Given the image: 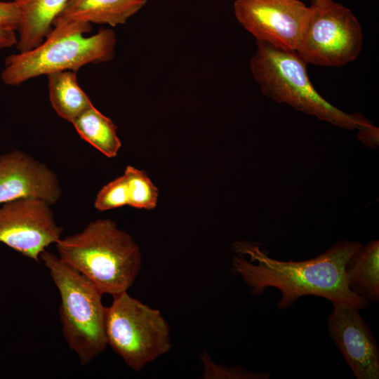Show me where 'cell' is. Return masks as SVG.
<instances>
[{"mask_svg":"<svg viewBox=\"0 0 379 379\" xmlns=\"http://www.w3.org/2000/svg\"><path fill=\"white\" fill-rule=\"evenodd\" d=\"M234 11L238 22L257 41L296 51L310 8L300 0H236Z\"/></svg>","mask_w":379,"mask_h":379,"instance_id":"9","label":"cell"},{"mask_svg":"<svg viewBox=\"0 0 379 379\" xmlns=\"http://www.w3.org/2000/svg\"><path fill=\"white\" fill-rule=\"evenodd\" d=\"M91 24L81 21L58 22L37 46L8 56L1 74L7 86H18L42 75L109 61L115 54L117 38L110 29L85 34Z\"/></svg>","mask_w":379,"mask_h":379,"instance_id":"3","label":"cell"},{"mask_svg":"<svg viewBox=\"0 0 379 379\" xmlns=\"http://www.w3.org/2000/svg\"><path fill=\"white\" fill-rule=\"evenodd\" d=\"M62 231L44 200L21 198L0 204V243L36 262Z\"/></svg>","mask_w":379,"mask_h":379,"instance_id":"8","label":"cell"},{"mask_svg":"<svg viewBox=\"0 0 379 379\" xmlns=\"http://www.w3.org/2000/svg\"><path fill=\"white\" fill-rule=\"evenodd\" d=\"M201 359L204 366V376L207 378H247L268 379L270 373H254L239 366L227 367L214 364L207 354H204Z\"/></svg>","mask_w":379,"mask_h":379,"instance_id":"18","label":"cell"},{"mask_svg":"<svg viewBox=\"0 0 379 379\" xmlns=\"http://www.w3.org/2000/svg\"><path fill=\"white\" fill-rule=\"evenodd\" d=\"M18 41L15 32L0 29V49L12 47Z\"/></svg>","mask_w":379,"mask_h":379,"instance_id":"21","label":"cell"},{"mask_svg":"<svg viewBox=\"0 0 379 379\" xmlns=\"http://www.w3.org/2000/svg\"><path fill=\"white\" fill-rule=\"evenodd\" d=\"M62 193L57 174L43 162L18 149L0 155V204L34 198L52 206Z\"/></svg>","mask_w":379,"mask_h":379,"instance_id":"11","label":"cell"},{"mask_svg":"<svg viewBox=\"0 0 379 379\" xmlns=\"http://www.w3.org/2000/svg\"><path fill=\"white\" fill-rule=\"evenodd\" d=\"M46 77L51 104L63 119L72 123L93 105L78 83L77 72L67 70Z\"/></svg>","mask_w":379,"mask_h":379,"instance_id":"16","label":"cell"},{"mask_svg":"<svg viewBox=\"0 0 379 379\" xmlns=\"http://www.w3.org/2000/svg\"><path fill=\"white\" fill-rule=\"evenodd\" d=\"M20 20V10L16 3L0 1V29L16 32Z\"/></svg>","mask_w":379,"mask_h":379,"instance_id":"19","label":"cell"},{"mask_svg":"<svg viewBox=\"0 0 379 379\" xmlns=\"http://www.w3.org/2000/svg\"><path fill=\"white\" fill-rule=\"evenodd\" d=\"M362 245L357 241H340L311 259L284 261L269 256L258 242L239 241L232 246L237 254L232 258V270L253 295H262L267 288H277L281 294L277 303L279 310L291 307L305 295L365 310L369 303L349 288L345 272L347 260Z\"/></svg>","mask_w":379,"mask_h":379,"instance_id":"1","label":"cell"},{"mask_svg":"<svg viewBox=\"0 0 379 379\" xmlns=\"http://www.w3.org/2000/svg\"><path fill=\"white\" fill-rule=\"evenodd\" d=\"M58 256L103 294L126 292L141 269V254L130 234L110 219L90 222L81 232L55 243Z\"/></svg>","mask_w":379,"mask_h":379,"instance_id":"2","label":"cell"},{"mask_svg":"<svg viewBox=\"0 0 379 379\" xmlns=\"http://www.w3.org/2000/svg\"><path fill=\"white\" fill-rule=\"evenodd\" d=\"M307 64L295 51L257 41L250 69L262 93L272 100L340 128L357 129L364 116L345 113L324 98L309 79Z\"/></svg>","mask_w":379,"mask_h":379,"instance_id":"5","label":"cell"},{"mask_svg":"<svg viewBox=\"0 0 379 379\" xmlns=\"http://www.w3.org/2000/svg\"><path fill=\"white\" fill-rule=\"evenodd\" d=\"M57 288L62 334L81 366H86L107 346V307L103 293L86 277L47 249L40 255Z\"/></svg>","mask_w":379,"mask_h":379,"instance_id":"4","label":"cell"},{"mask_svg":"<svg viewBox=\"0 0 379 379\" xmlns=\"http://www.w3.org/2000/svg\"><path fill=\"white\" fill-rule=\"evenodd\" d=\"M357 137L364 145L369 147L376 148L378 145V128L375 127L366 117L364 118L359 127Z\"/></svg>","mask_w":379,"mask_h":379,"instance_id":"20","label":"cell"},{"mask_svg":"<svg viewBox=\"0 0 379 379\" xmlns=\"http://www.w3.org/2000/svg\"><path fill=\"white\" fill-rule=\"evenodd\" d=\"M307 24L296 53L306 62L338 67L360 54L363 34L352 11L333 0H320L310 6Z\"/></svg>","mask_w":379,"mask_h":379,"instance_id":"7","label":"cell"},{"mask_svg":"<svg viewBox=\"0 0 379 379\" xmlns=\"http://www.w3.org/2000/svg\"><path fill=\"white\" fill-rule=\"evenodd\" d=\"M312 1V3H314V2H316V1H320V0H311Z\"/></svg>","mask_w":379,"mask_h":379,"instance_id":"22","label":"cell"},{"mask_svg":"<svg viewBox=\"0 0 379 379\" xmlns=\"http://www.w3.org/2000/svg\"><path fill=\"white\" fill-rule=\"evenodd\" d=\"M327 319L331 338L357 379L379 378V347L371 329L354 305L333 304Z\"/></svg>","mask_w":379,"mask_h":379,"instance_id":"10","label":"cell"},{"mask_svg":"<svg viewBox=\"0 0 379 379\" xmlns=\"http://www.w3.org/2000/svg\"><path fill=\"white\" fill-rule=\"evenodd\" d=\"M146 2L147 0H69L53 24L81 21L116 27L124 24Z\"/></svg>","mask_w":379,"mask_h":379,"instance_id":"13","label":"cell"},{"mask_svg":"<svg viewBox=\"0 0 379 379\" xmlns=\"http://www.w3.org/2000/svg\"><path fill=\"white\" fill-rule=\"evenodd\" d=\"M18 5L20 20L16 48L19 52L41 44L53 27L69 0H13Z\"/></svg>","mask_w":379,"mask_h":379,"instance_id":"14","label":"cell"},{"mask_svg":"<svg viewBox=\"0 0 379 379\" xmlns=\"http://www.w3.org/2000/svg\"><path fill=\"white\" fill-rule=\"evenodd\" d=\"M158 196L159 190L146 172L128 166L123 175L99 190L94 206L99 211L124 206L149 210L157 206Z\"/></svg>","mask_w":379,"mask_h":379,"instance_id":"12","label":"cell"},{"mask_svg":"<svg viewBox=\"0 0 379 379\" xmlns=\"http://www.w3.org/2000/svg\"><path fill=\"white\" fill-rule=\"evenodd\" d=\"M345 272L349 288L369 304L379 302V241L361 246L347 260Z\"/></svg>","mask_w":379,"mask_h":379,"instance_id":"15","label":"cell"},{"mask_svg":"<svg viewBox=\"0 0 379 379\" xmlns=\"http://www.w3.org/2000/svg\"><path fill=\"white\" fill-rule=\"evenodd\" d=\"M80 137L108 158L115 157L121 147L117 126L93 105L72 122Z\"/></svg>","mask_w":379,"mask_h":379,"instance_id":"17","label":"cell"},{"mask_svg":"<svg viewBox=\"0 0 379 379\" xmlns=\"http://www.w3.org/2000/svg\"><path fill=\"white\" fill-rule=\"evenodd\" d=\"M105 332L107 345L136 372L171 349L170 327L160 311L127 291L107 307Z\"/></svg>","mask_w":379,"mask_h":379,"instance_id":"6","label":"cell"}]
</instances>
